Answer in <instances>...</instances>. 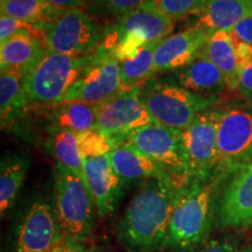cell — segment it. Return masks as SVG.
Here are the masks:
<instances>
[{
  "label": "cell",
  "instance_id": "1",
  "mask_svg": "<svg viewBox=\"0 0 252 252\" xmlns=\"http://www.w3.org/2000/svg\"><path fill=\"white\" fill-rule=\"evenodd\" d=\"M168 180H147L132 197L117 228L126 252H158L168 248L169 225L178 190Z\"/></svg>",
  "mask_w": 252,
  "mask_h": 252
},
{
  "label": "cell",
  "instance_id": "2",
  "mask_svg": "<svg viewBox=\"0 0 252 252\" xmlns=\"http://www.w3.org/2000/svg\"><path fill=\"white\" fill-rule=\"evenodd\" d=\"M215 181H190L178 190L169 225L168 249L193 252L209 235Z\"/></svg>",
  "mask_w": 252,
  "mask_h": 252
},
{
  "label": "cell",
  "instance_id": "3",
  "mask_svg": "<svg viewBox=\"0 0 252 252\" xmlns=\"http://www.w3.org/2000/svg\"><path fill=\"white\" fill-rule=\"evenodd\" d=\"M174 21L146 0L130 13L110 25L100 47L111 50L118 61L132 59L141 47L161 41L172 33Z\"/></svg>",
  "mask_w": 252,
  "mask_h": 252
},
{
  "label": "cell",
  "instance_id": "4",
  "mask_svg": "<svg viewBox=\"0 0 252 252\" xmlns=\"http://www.w3.org/2000/svg\"><path fill=\"white\" fill-rule=\"evenodd\" d=\"M94 54L70 56L48 50L24 77L28 102L40 105L62 103L72 86L89 67Z\"/></svg>",
  "mask_w": 252,
  "mask_h": 252
},
{
  "label": "cell",
  "instance_id": "5",
  "mask_svg": "<svg viewBox=\"0 0 252 252\" xmlns=\"http://www.w3.org/2000/svg\"><path fill=\"white\" fill-rule=\"evenodd\" d=\"M141 99L154 122L178 131H184L198 113L216 102L214 97L194 94L174 82L153 78L141 88Z\"/></svg>",
  "mask_w": 252,
  "mask_h": 252
},
{
  "label": "cell",
  "instance_id": "6",
  "mask_svg": "<svg viewBox=\"0 0 252 252\" xmlns=\"http://www.w3.org/2000/svg\"><path fill=\"white\" fill-rule=\"evenodd\" d=\"M54 182L59 225L68 241L78 244L93 230L94 198L83 179L56 161Z\"/></svg>",
  "mask_w": 252,
  "mask_h": 252
},
{
  "label": "cell",
  "instance_id": "7",
  "mask_svg": "<svg viewBox=\"0 0 252 252\" xmlns=\"http://www.w3.org/2000/svg\"><path fill=\"white\" fill-rule=\"evenodd\" d=\"M216 175L237 173L252 162V108L234 104L220 110Z\"/></svg>",
  "mask_w": 252,
  "mask_h": 252
},
{
  "label": "cell",
  "instance_id": "8",
  "mask_svg": "<svg viewBox=\"0 0 252 252\" xmlns=\"http://www.w3.org/2000/svg\"><path fill=\"white\" fill-rule=\"evenodd\" d=\"M122 143L131 145L153 160L180 187L193 181L189 174L181 131L153 122L128 133Z\"/></svg>",
  "mask_w": 252,
  "mask_h": 252
},
{
  "label": "cell",
  "instance_id": "9",
  "mask_svg": "<svg viewBox=\"0 0 252 252\" xmlns=\"http://www.w3.org/2000/svg\"><path fill=\"white\" fill-rule=\"evenodd\" d=\"M105 39V30L82 9L63 11L43 28L50 52L70 56L93 55Z\"/></svg>",
  "mask_w": 252,
  "mask_h": 252
},
{
  "label": "cell",
  "instance_id": "10",
  "mask_svg": "<svg viewBox=\"0 0 252 252\" xmlns=\"http://www.w3.org/2000/svg\"><path fill=\"white\" fill-rule=\"evenodd\" d=\"M220 110L207 109L195 117L184 131L182 144L189 174L193 181H210L219 161L217 128Z\"/></svg>",
  "mask_w": 252,
  "mask_h": 252
},
{
  "label": "cell",
  "instance_id": "11",
  "mask_svg": "<svg viewBox=\"0 0 252 252\" xmlns=\"http://www.w3.org/2000/svg\"><path fill=\"white\" fill-rule=\"evenodd\" d=\"M143 86L122 90L112 98L94 105V128L111 135L117 143H122L128 133L153 123L141 99Z\"/></svg>",
  "mask_w": 252,
  "mask_h": 252
},
{
  "label": "cell",
  "instance_id": "12",
  "mask_svg": "<svg viewBox=\"0 0 252 252\" xmlns=\"http://www.w3.org/2000/svg\"><path fill=\"white\" fill-rule=\"evenodd\" d=\"M121 61L111 50L99 46L82 76L72 86L63 102H82L97 105L121 93Z\"/></svg>",
  "mask_w": 252,
  "mask_h": 252
},
{
  "label": "cell",
  "instance_id": "13",
  "mask_svg": "<svg viewBox=\"0 0 252 252\" xmlns=\"http://www.w3.org/2000/svg\"><path fill=\"white\" fill-rule=\"evenodd\" d=\"M65 239L53 208L39 200L32 203L19 225L15 252H50Z\"/></svg>",
  "mask_w": 252,
  "mask_h": 252
},
{
  "label": "cell",
  "instance_id": "14",
  "mask_svg": "<svg viewBox=\"0 0 252 252\" xmlns=\"http://www.w3.org/2000/svg\"><path fill=\"white\" fill-rule=\"evenodd\" d=\"M210 34L198 27H189L160 41L154 53L153 75L176 71L201 55Z\"/></svg>",
  "mask_w": 252,
  "mask_h": 252
},
{
  "label": "cell",
  "instance_id": "15",
  "mask_svg": "<svg viewBox=\"0 0 252 252\" xmlns=\"http://www.w3.org/2000/svg\"><path fill=\"white\" fill-rule=\"evenodd\" d=\"M84 176L97 214L106 219L115 212L125 185L113 171L109 154L84 159Z\"/></svg>",
  "mask_w": 252,
  "mask_h": 252
},
{
  "label": "cell",
  "instance_id": "16",
  "mask_svg": "<svg viewBox=\"0 0 252 252\" xmlns=\"http://www.w3.org/2000/svg\"><path fill=\"white\" fill-rule=\"evenodd\" d=\"M217 220L222 226L252 224V162L236 173L220 198Z\"/></svg>",
  "mask_w": 252,
  "mask_h": 252
},
{
  "label": "cell",
  "instance_id": "17",
  "mask_svg": "<svg viewBox=\"0 0 252 252\" xmlns=\"http://www.w3.org/2000/svg\"><path fill=\"white\" fill-rule=\"evenodd\" d=\"M109 158L113 171L124 184L134 180H168L176 185L165 169L131 145L118 143L110 152Z\"/></svg>",
  "mask_w": 252,
  "mask_h": 252
},
{
  "label": "cell",
  "instance_id": "18",
  "mask_svg": "<svg viewBox=\"0 0 252 252\" xmlns=\"http://www.w3.org/2000/svg\"><path fill=\"white\" fill-rule=\"evenodd\" d=\"M47 52L43 36L15 35L0 45V68L25 77Z\"/></svg>",
  "mask_w": 252,
  "mask_h": 252
},
{
  "label": "cell",
  "instance_id": "19",
  "mask_svg": "<svg viewBox=\"0 0 252 252\" xmlns=\"http://www.w3.org/2000/svg\"><path fill=\"white\" fill-rule=\"evenodd\" d=\"M252 15L251 0H207L195 14V27L208 33L234 30L245 18Z\"/></svg>",
  "mask_w": 252,
  "mask_h": 252
},
{
  "label": "cell",
  "instance_id": "20",
  "mask_svg": "<svg viewBox=\"0 0 252 252\" xmlns=\"http://www.w3.org/2000/svg\"><path fill=\"white\" fill-rule=\"evenodd\" d=\"M174 83L194 94L214 98H216V94L222 93L226 88L222 71L203 55L198 56L185 68L176 70Z\"/></svg>",
  "mask_w": 252,
  "mask_h": 252
},
{
  "label": "cell",
  "instance_id": "21",
  "mask_svg": "<svg viewBox=\"0 0 252 252\" xmlns=\"http://www.w3.org/2000/svg\"><path fill=\"white\" fill-rule=\"evenodd\" d=\"M201 55L213 62L222 71L229 90H237L239 65L230 32L219 31L210 34Z\"/></svg>",
  "mask_w": 252,
  "mask_h": 252
},
{
  "label": "cell",
  "instance_id": "22",
  "mask_svg": "<svg viewBox=\"0 0 252 252\" xmlns=\"http://www.w3.org/2000/svg\"><path fill=\"white\" fill-rule=\"evenodd\" d=\"M28 102L24 77L15 72L1 71L0 75V117L1 127H13L24 117Z\"/></svg>",
  "mask_w": 252,
  "mask_h": 252
},
{
  "label": "cell",
  "instance_id": "23",
  "mask_svg": "<svg viewBox=\"0 0 252 252\" xmlns=\"http://www.w3.org/2000/svg\"><path fill=\"white\" fill-rule=\"evenodd\" d=\"M31 166L30 158L21 153L5 154L0 163V213L5 215L20 193Z\"/></svg>",
  "mask_w": 252,
  "mask_h": 252
},
{
  "label": "cell",
  "instance_id": "24",
  "mask_svg": "<svg viewBox=\"0 0 252 252\" xmlns=\"http://www.w3.org/2000/svg\"><path fill=\"white\" fill-rule=\"evenodd\" d=\"M55 131H70L74 133L94 128L96 108L82 102H62L53 106L50 115Z\"/></svg>",
  "mask_w": 252,
  "mask_h": 252
},
{
  "label": "cell",
  "instance_id": "25",
  "mask_svg": "<svg viewBox=\"0 0 252 252\" xmlns=\"http://www.w3.org/2000/svg\"><path fill=\"white\" fill-rule=\"evenodd\" d=\"M160 41L150 42L139 49L132 59L121 61V82L123 90L143 86L153 76L154 53Z\"/></svg>",
  "mask_w": 252,
  "mask_h": 252
},
{
  "label": "cell",
  "instance_id": "26",
  "mask_svg": "<svg viewBox=\"0 0 252 252\" xmlns=\"http://www.w3.org/2000/svg\"><path fill=\"white\" fill-rule=\"evenodd\" d=\"M1 14L32 24L43 32V28L61 11L50 6L47 0H2Z\"/></svg>",
  "mask_w": 252,
  "mask_h": 252
},
{
  "label": "cell",
  "instance_id": "27",
  "mask_svg": "<svg viewBox=\"0 0 252 252\" xmlns=\"http://www.w3.org/2000/svg\"><path fill=\"white\" fill-rule=\"evenodd\" d=\"M49 150L56 162H60L86 181L84 159L78 149L77 133L70 131H55L49 140Z\"/></svg>",
  "mask_w": 252,
  "mask_h": 252
},
{
  "label": "cell",
  "instance_id": "28",
  "mask_svg": "<svg viewBox=\"0 0 252 252\" xmlns=\"http://www.w3.org/2000/svg\"><path fill=\"white\" fill-rule=\"evenodd\" d=\"M145 1L146 0H93L84 12L103 19L110 26Z\"/></svg>",
  "mask_w": 252,
  "mask_h": 252
},
{
  "label": "cell",
  "instance_id": "29",
  "mask_svg": "<svg viewBox=\"0 0 252 252\" xmlns=\"http://www.w3.org/2000/svg\"><path fill=\"white\" fill-rule=\"evenodd\" d=\"M77 141L83 159L108 156L116 146V140L113 137L96 128L78 133Z\"/></svg>",
  "mask_w": 252,
  "mask_h": 252
},
{
  "label": "cell",
  "instance_id": "30",
  "mask_svg": "<svg viewBox=\"0 0 252 252\" xmlns=\"http://www.w3.org/2000/svg\"><path fill=\"white\" fill-rule=\"evenodd\" d=\"M163 14L173 21L195 15L207 0H151Z\"/></svg>",
  "mask_w": 252,
  "mask_h": 252
},
{
  "label": "cell",
  "instance_id": "31",
  "mask_svg": "<svg viewBox=\"0 0 252 252\" xmlns=\"http://www.w3.org/2000/svg\"><path fill=\"white\" fill-rule=\"evenodd\" d=\"M20 34L43 36V32L34 25L1 14L0 17V42L4 43L11 37L20 35Z\"/></svg>",
  "mask_w": 252,
  "mask_h": 252
},
{
  "label": "cell",
  "instance_id": "32",
  "mask_svg": "<svg viewBox=\"0 0 252 252\" xmlns=\"http://www.w3.org/2000/svg\"><path fill=\"white\" fill-rule=\"evenodd\" d=\"M239 242L234 236L212 239L201 252H238Z\"/></svg>",
  "mask_w": 252,
  "mask_h": 252
},
{
  "label": "cell",
  "instance_id": "33",
  "mask_svg": "<svg viewBox=\"0 0 252 252\" xmlns=\"http://www.w3.org/2000/svg\"><path fill=\"white\" fill-rule=\"evenodd\" d=\"M237 91L245 98H252V60L239 71Z\"/></svg>",
  "mask_w": 252,
  "mask_h": 252
},
{
  "label": "cell",
  "instance_id": "34",
  "mask_svg": "<svg viewBox=\"0 0 252 252\" xmlns=\"http://www.w3.org/2000/svg\"><path fill=\"white\" fill-rule=\"evenodd\" d=\"M230 33L236 40L252 46V15L243 19L236 25L234 30L230 31Z\"/></svg>",
  "mask_w": 252,
  "mask_h": 252
},
{
  "label": "cell",
  "instance_id": "35",
  "mask_svg": "<svg viewBox=\"0 0 252 252\" xmlns=\"http://www.w3.org/2000/svg\"><path fill=\"white\" fill-rule=\"evenodd\" d=\"M93 0H47L50 6H53L58 11H72V9H84L88 8Z\"/></svg>",
  "mask_w": 252,
  "mask_h": 252
},
{
  "label": "cell",
  "instance_id": "36",
  "mask_svg": "<svg viewBox=\"0 0 252 252\" xmlns=\"http://www.w3.org/2000/svg\"><path fill=\"white\" fill-rule=\"evenodd\" d=\"M231 34V33H230ZM232 36V35H231ZM232 40H234V46L236 50V58H237V62L239 65V71L241 69L244 67L247 63H249L252 60V46L248 45V43L241 42V41L236 40L234 36H232Z\"/></svg>",
  "mask_w": 252,
  "mask_h": 252
},
{
  "label": "cell",
  "instance_id": "37",
  "mask_svg": "<svg viewBox=\"0 0 252 252\" xmlns=\"http://www.w3.org/2000/svg\"><path fill=\"white\" fill-rule=\"evenodd\" d=\"M76 243H72V242L68 241V239H65V241H63L61 244H59L58 247H56L54 250L50 251V252H71L72 249L76 247Z\"/></svg>",
  "mask_w": 252,
  "mask_h": 252
},
{
  "label": "cell",
  "instance_id": "38",
  "mask_svg": "<svg viewBox=\"0 0 252 252\" xmlns=\"http://www.w3.org/2000/svg\"><path fill=\"white\" fill-rule=\"evenodd\" d=\"M242 252H252V245H250V247H248V248H245Z\"/></svg>",
  "mask_w": 252,
  "mask_h": 252
},
{
  "label": "cell",
  "instance_id": "39",
  "mask_svg": "<svg viewBox=\"0 0 252 252\" xmlns=\"http://www.w3.org/2000/svg\"><path fill=\"white\" fill-rule=\"evenodd\" d=\"M71 252H81V250H80V247H78V245H76V247H75L74 249H72V251Z\"/></svg>",
  "mask_w": 252,
  "mask_h": 252
},
{
  "label": "cell",
  "instance_id": "40",
  "mask_svg": "<svg viewBox=\"0 0 252 252\" xmlns=\"http://www.w3.org/2000/svg\"><path fill=\"white\" fill-rule=\"evenodd\" d=\"M0 1H2V0H0Z\"/></svg>",
  "mask_w": 252,
  "mask_h": 252
},
{
  "label": "cell",
  "instance_id": "41",
  "mask_svg": "<svg viewBox=\"0 0 252 252\" xmlns=\"http://www.w3.org/2000/svg\"><path fill=\"white\" fill-rule=\"evenodd\" d=\"M251 1H252V0H251Z\"/></svg>",
  "mask_w": 252,
  "mask_h": 252
}]
</instances>
